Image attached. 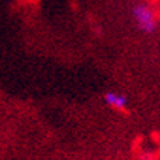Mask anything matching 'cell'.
<instances>
[{
	"label": "cell",
	"instance_id": "6da1fadb",
	"mask_svg": "<svg viewBox=\"0 0 160 160\" xmlns=\"http://www.w3.org/2000/svg\"><path fill=\"white\" fill-rule=\"evenodd\" d=\"M131 16L134 19V23L143 33H154L157 30V19L153 9L146 3H137L131 9Z\"/></svg>",
	"mask_w": 160,
	"mask_h": 160
},
{
	"label": "cell",
	"instance_id": "7a4b0ae2",
	"mask_svg": "<svg viewBox=\"0 0 160 160\" xmlns=\"http://www.w3.org/2000/svg\"><path fill=\"white\" fill-rule=\"evenodd\" d=\"M104 101L105 104L110 105V107L116 108V110H124L128 104V100H127L126 95L120 92H116V91H108V92L104 94Z\"/></svg>",
	"mask_w": 160,
	"mask_h": 160
},
{
	"label": "cell",
	"instance_id": "3957f363",
	"mask_svg": "<svg viewBox=\"0 0 160 160\" xmlns=\"http://www.w3.org/2000/svg\"><path fill=\"white\" fill-rule=\"evenodd\" d=\"M140 160H154V154L150 152H143L140 156H138Z\"/></svg>",
	"mask_w": 160,
	"mask_h": 160
}]
</instances>
